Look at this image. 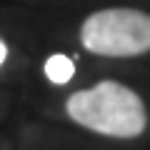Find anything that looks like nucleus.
<instances>
[{
  "label": "nucleus",
  "mask_w": 150,
  "mask_h": 150,
  "mask_svg": "<svg viewBox=\"0 0 150 150\" xmlns=\"http://www.w3.org/2000/svg\"><path fill=\"white\" fill-rule=\"evenodd\" d=\"M5 58H8V45L3 43V40H0V65L5 63Z\"/></svg>",
  "instance_id": "20e7f679"
},
{
  "label": "nucleus",
  "mask_w": 150,
  "mask_h": 150,
  "mask_svg": "<svg viewBox=\"0 0 150 150\" xmlns=\"http://www.w3.org/2000/svg\"><path fill=\"white\" fill-rule=\"evenodd\" d=\"M65 112L75 125L115 140L140 138L148 128V108L130 85L100 80L75 90L65 100Z\"/></svg>",
  "instance_id": "f257e3e1"
},
{
  "label": "nucleus",
  "mask_w": 150,
  "mask_h": 150,
  "mask_svg": "<svg viewBox=\"0 0 150 150\" xmlns=\"http://www.w3.org/2000/svg\"><path fill=\"white\" fill-rule=\"evenodd\" d=\"M43 70H45V78H48L50 83L65 85V83L73 80V75H75V63H73V58H68V55L55 53V55H50V58L45 60Z\"/></svg>",
  "instance_id": "7ed1b4c3"
},
{
  "label": "nucleus",
  "mask_w": 150,
  "mask_h": 150,
  "mask_svg": "<svg viewBox=\"0 0 150 150\" xmlns=\"http://www.w3.org/2000/svg\"><path fill=\"white\" fill-rule=\"evenodd\" d=\"M80 45L98 58H140L150 53V13L100 8L80 23Z\"/></svg>",
  "instance_id": "f03ea898"
}]
</instances>
